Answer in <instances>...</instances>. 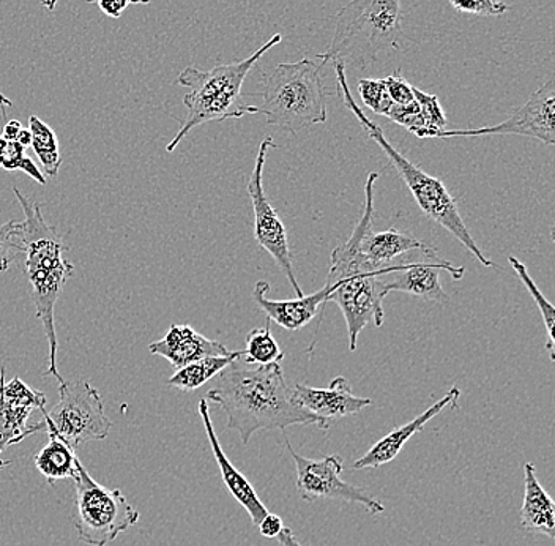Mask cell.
I'll use <instances>...</instances> for the list:
<instances>
[{"mask_svg":"<svg viewBox=\"0 0 555 546\" xmlns=\"http://www.w3.org/2000/svg\"><path fill=\"white\" fill-rule=\"evenodd\" d=\"M357 89H359L364 106L373 111L374 114L385 117L390 107L393 106V102L388 97L384 79H360Z\"/></svg>","mask_w":555,"mask_h":546,"instance_id":"obj_29","label":"cell"},{"mask_svg":"<svg viewBox=\"0 0 555 546\" xmlns=\"http://www.w3.org/2000/svg\"><path fill=\"white\" fill-rule=\"evenodd\" d=\"M149 351L171 361L177 370L191 361L206 359V357L229 356L232 353L224 344L206 339L193 327L186 325L171 326L165 339L152 343Z\"/></svg>","mask_w":555,"mask_h":546,"instance_id":"obj_19","label":"cell"},{"mask_svg":"<svg viewBox=\"0 0 555 546\" xmlns=\"http://www.w3.org/2000/svg\"><path fill=\"white\" fill-rule=\"evenodd\" d=\"M449 272L454 280H463L466 269L456 267L450 261L433 255L428 261L408 263L398 272L384 275L385 294L391 291L405 292L425 301L449 302V294L440 284V274Z\"/></svg>","mask_w":555,"mask_h":546,"instance_id":"obj_14","label":"cell"},{"mask_svg":"<svg viewBox=\"0 0 555 546\" xmlns=\"http://www.w3.org/2000/svg\"><path fill=\"white\" fill-rule=\"evenodd\" d=\"M10 461L0 460V469L5 468V466H9Z\"/></svg>","mask_w":555,"mask_h":546,"instance_id":"obj_39","label":"cell"},{"mask_svg":"<svg viewBox=\"0 0 555 546\" xmlns=\"http://www.w3.org/2000/svg\"><path fill=\"white\" fill-rule=\"evenodd\" d=\"M259 532L262 537L266 538H276L280 537L281 532H283L284 523L283 518L278 517L276 513H267L266 518L259 523Z\"/></svg>","mask_w":555,"mask_h":546,"instance_id":"obj_34","label":"cell"},{"mask_svg":"<svg viewBox=\"0 0 555 546\" xmlns=\"http://www.w3.org/2000/svg\"><path fill=\"white\" fill-rule=\"evenodd\" d=\"M13 106L12 100L9 99V97L3 96L2 92H0V113H2L3 119H5V113L9 107ZM7 122V119H5Z\"/></svg>","mask_w":555,"mask_h":546,"instance_id":"obj_37","label":"cell"},{"mask_svg":"<svg viewBox=\"0 0 555 546\" xmlns=\"http://www.w3.org/2000/svg\"><path fill=\"white\" fill-rule=\"evenodd\" d=\"M26 220L23 221L24 257H26V274L29 278L33 301L37 308V318L43 325L44 335L50 343V367L44 376H54L59 384L64 378L57 368V333H55L54 309L55 302L61 295L62 288L75 272V266L65 259L64 240L57 228L44 220L41 204L24 196L17 188H13Z\"/></svg>","mask_w":555,"mask_h":546,"instance_id":"obj_2","label":"cell"},{"mask_svg":"<svg viewBox=\"0 0 555 546\" xmlns=\"http://www.w3.org/2000/svg\"><path fill=\"white\" fill-rule=\"evenodd\" d=\"M509 266L513 267L515 274L518 275L519 280L522 281L526 290L529 291V294L532 295L533 302H535L538 309H540L541 316H543L544 325H546L547 332V343L546 347L550 351L551 360H555L554 347H555V339H554V326H555V309L553 304L541 294L540 290L535 284V281L532 280L530 274L527 272V267L520 263L519 259H516L515 256H509Z\"/></svg>","mask_w":555,"mask_h":546,"instance_id":"obj_26","label":"cell"},{"mask_svg":"<svg viewBox=\"0 0 555 546\" xmlns=\"http://www.w3.org/2000/svg\"><path fill=\"white\" fill-rule=\"evenodd\" d=\"M243 356V351H232L229 356L206 357L185 367L179 368L168 381V385L183 392H193L207 384L210 379L221 373L232 360Z\"/></svg>","mask_w":555,"mask_h":546,"instance_id":"obj_23","label":"cell"},{"mask_svg":"<svg viewBox=\"0 0 555 546\" xmlns=\"http://www.w3.org/2000/svg\"><path fill=\"white\" fill-rule=\"evenodd\" d=\"M460 389L451 388L442 399L434 403L431 408L420 414L412 422L397 428V430L391 431L387 436L377 441L360 460L353 462L352 468L357 469V471H359V469H376L379 468V466L393 461L395 458L401 454L402 447H404L416 433H420L425 426H428L434 417L439 416V414L447 408H457V399H460Z\"/></svg>","mask_w":555,"mask_h":546,"instance_id":"obj_16","label":"cell"},{"mask_svg":"<svg viewBox=\"0 0 555 546\" xmlns=\"http://www.w3.org/2000/svg\"><path fill=\"white\" fill-rule=\"evenodd\" d=\"M404 43L401 0H350L335 17V33L322 64L367 68L382 52L399 51Z\"/></svg>","mask_w":555,"mask_h":546,"instance_id":"obj_3","label":"cell"},{"mask_svg":"<svg viewBox=\"0 0 555 546\" xmlns=\"http://www.w3.org/2000/svg\"><path fill=\"white\" fill-rule=\"evenodd\" d=\"M414 96L416 102L420 103V107H422L426 124H428V138H437L440 131L449 130L447 128L449 127V120H447L446 113H443L437 96H429V93L423 92V90L416 89V87H414Z\"/></svg>","mask_w":555,"mask_h":546,"instance_id":"obj_30","label":"cell"},{"mask_svg":"<svg viewBox=\"0 0 555 546\" xmlns=\"http://www.w3.org/2000/svg\"><path fill=\"white\" fill-rule=\"evenodd\" d=\"M360 249H362L363 255L380 269L390 266L391 261L405 255V253L423 252L425 255L436 253L428 245H425L422 240L412 238L411 234H404V232L398 231L397 228L374 232L373 220L364 225Z\"/></svg>","mask_w":555,"mask_h":546,"instance_id":"obj_21","label":"cell"},{"mask_svg":"<svg viewBox=\"0 0 555 546\" xmlns=\"http://www.w3.org/2000/svg\"><path fill=\"white\" fill-rule=\"evenodd\" d=\"M283 359V351L270 330V322L266 327L248 332L246 347L243 350V360L248 364L269 365L281 364Z\"/></svg>","mask_w":555,"mask_h":546,"instance_id":"obj_25","label":"cell"},{"mask_svg":"<svg viewBox=\"0 0 555 546\" xmlns=\"http://www.w3.org/2000/svg\"><path fill=\"white\" fill-rule=\"evenodd\" d=\"M270 148H276L273 138H266L260 142L255 169L248 180V194L251 198L253 212H255V238L259 245L275 259L276 266L289 281L297 297H304V291H301L294 272L286 226L278 215L276 208L267 200L266 191H263V166H266Z\"/></svg>","mask_w":555,"mask_h":546,"instance_id":"obj_10","label":"cell"},{"mask_svg":"<svg viewBox=\"0 0 555 546\" xmlns=\"http://www.w3.org/2000/svg\"><path fill=\"white\" fill-rule=\"evenodd\" d=\"M35 423V433H48L78 448L82 444L106 440L113 422L104 414L100 392L90 382H62L59 385V402Z\"/></svg>","mask_w":555,"mask_h":546,"instance_id":"obj_8","label":"cell"},{"mask_svg":"<svg viewBox=\"0 0 555 546\" xmlns=\"http://www.w3.org/2000/svg\"><path fill=\"white\" fill-rule=\"evenodd\" d=\"M322 62L301 59L263 73L262 104L258 110L266 116L267 124L297 135L311 125L327 120V92L322 81Z\"/></svg>","mask_w":555,"mask_h":546,"instance_id":"obj_6","label":"cell"},{"mask_svg":"<svg viewBox=\"0 0 555 546\" xmlns=\"http://www.w3.org/2000/svg\"><path fill=\"white\" fill-rule=\"evenodd\" d=\"M24 253L23 221L0 223V272H7Z\"/></svg>","mask_w":555,"mask_h":546,"instance_id":"obj_28","label":"cell"},{"mask_svg":"<svg viewBox=\"0 0 555 546\" xmlns=\"http://www.w3.org/2000/svg\"><path fill=\"white\" fill-rule=\"evenodd\" d=\"M87 3H96L104 15L114 17H120L124 15L125 10L130 5H147L151 0H86Z\"/></svg>","mask_w":555,"mask_h":546,"instance_id":"obj_33","label":"cell"},{"mask_svg":"<svg viewBox=\"0 0 555 546\" xmlns=\"http://www.w3.org/2000/svg\"><path fill=\"white\" fill-rule=\"evenodd\" d=\"M325 284L332 290L328 302H335L345 315L349 350L353 353L363 329L384 325V275H359Z\"/></svg>","mask_w":555,"mask_h":546,"instance_id":"obj_11","label":"cell"},{"mask_svg":"<svg viewBox=\"0 0 555 546\" xmlns=\"http://www.w3.org/2000/svg\"><path fill=\"white\" fill-rule=\"evenodd\" d=\"M79 461L75 448L55 436L50 437V443L38 452L34 460L38 471L51 485L55 480L75 479Z\"/></svg>","mask_w":555,"mask_h":546,"instance_id":"obj_22","label":"cell"},{"mask_svg":"<svg viewBox=\"0 0 555 546\" xmlns=\"http://www.w3.org/2000/svg\"><path fill=\"white\" fill-rule=\"evenodd\" d=\"M283 41L280 34L273 35L263 43L255 54L234 64L218 65V67L203 72L196 67H189L180 73L177 85L190 87L183 104L189 107V116L183 122L179 134L169 142L166 151L171 154L177 145L185 139L193 128L208 122H224L242 119L246 114H258V106L245 103L242 96L243 82L246 76L256 67L266 52L275 48Z\"/></svg>","mask_w":555,"mask_h":546,"instance_id":"obj_4","label":"cell"},{"mask_svg":"<svg viewBox=\"0 0 555 546\" xmlns=\"http://www.w3.org/2000/svg\"><path fill=\"white\" fill-rule=\"evenodd\" d=\"M73 480L76 490L72 520L82 544L106 546L138 524L139 512L120 490L100 485L90 478L81 461Z\"/></svg>","mask_w":555,"mask_h":546,"instance_id":"obj_7","label":"cell"},{"mask_svg":"<svg viewBox=\"0 0 555 546\" xmlns=\"http://www.w3.org/2000/svg\"><path fill=\"white\" fill-rule=\"evenodd\" d=\"M59 0H41V5L48 10V12H54L55 5H57Z\"/></svg>","mask_w":555,"mask_h":546,"instance_id":"obj_38","label":"cell"},{"mask_svg":"<svg viewBox=\"0 0 555 546\" xmlns=\"http://www.w3.org/2000/svg\"><path fill=\"white\" fill-rule=\"evenodd\" d=\"M199 416L203 419L204 428L210 443L211 452H214L215 460H217L218 468H220L221 479H223L225 488L234 496V499L246 510V513L251 518V523L256 528L259 526L260 521L269 513L267 507L263 506L262 500L256 493L255 486L248 482V479L229 461L228 455L224 454L220 441H218L215 428L211 426L210 409H208V399L204 398L199 402Z\"/></svg>","mask_w":555,"mask_h":546,"instance_id":"obj_17","label":"cell"},{"mask_svg":"<svg viewBox=\"0 0 555 546\" xmlns=\"http://www.w3.org/2000/svg\"><path fill=\"white\" fill-rule=\"evenodd\" d=\"M16 142H20L23 148H29L33 144V134H30L29 128H23L21 134L17 135Z\"/></svg>","mask_w":555,"mask_h":546,"instance_id":"obj_36","label":"cell"},{"mask_svg":"<svg viewBox=\"0 0 555 546\" xmlns=\"http://www.w3.org/2000/svg\"><path fill=\"white\" fill-rule=\"evenodd\" d=\"M526 482H524V500L520 507V524L530 534L546 535L555 538V504L537 479L533 462L524 466Z\"/></svg>","mask_w":555,"mask_h":546,"instance_id":"obj_20","label":"cell"},{"mask_svg":"<svg viewBox=\"0 0 555 546\" xmlns=\"http://www.w3.org/2000/svg\"><path fill=\"white\" fill-rule=\"evenodd\" d=\"M29 130L33 134V149L40 160L43 172L48 176H57L62 165L61 149H59L57 135L54 130L37 116H30Z\"/></svg>","mask_w":555,"mask_h":546,"instance_id":"obj_24","label":"cell"},{"mask_svg":"<svg viewBox=\"0 0 555 546\" xmlns=\"http://www.w3.org/2000/svg\"><path fill=\"white\" fill-rule=\"evenodd\" d=\"M294 398L300 408L321 420V430H328L333 420L360 414L373 405V399L353 395L349 382L343 376L333 379L328 389L295 384Z\"/></svg>","mask_w":555,"mask_h":546,"instance_id":"obj_15","label":"cell"},{"mask_svg":"<svg viewBox=\"0 0 555 546\" xmlns=\"http://www.w3.org/2000/svg\"><path fill=\"white\" fill-rule=\"evenodd\" d=\"M270 284L267 281H258L253 291V301L266 313L269 322L283 327L286 330H298L310 325L318 316L319 309L324 308L328 302L332 290L325 284L322 290L304 297L291 299V301H272L267 297Z\"/></svg>","mask_w":555,"mask_h":546,"instance_id":"obj_18","label":"cell"},{"mask_svg":"<svg viewBox=\"0 0 555 546\" xmlns=\"http://www.w3.org/2000/svg\"><path fill=\"white\" fill-rule=\"evenodd\" d=\"M23 130V125L17 120H7V124L3 125V134L2 137L7 139V141H16L17 135Z\"/></svg>","mask_w":555,"mask_h":546,"instance_id":"obj_35","label":"cell"},{"mask_svg":"<svg viewBox=\"0 0 555 546\" xmlns=\"http://www.w3.org/2000/svg\"><path fill=\"white\" fill-rule=\"evenodd\" d=\"M0 168L7 169V172L26 173L40 186H47L43 173L35 165L34 160L26 155V148L16 141H7L2 135H0Z\"/></svg>","mask_w":555,"mask_h":546,"instance_id":"obj_27","label":"cell"},{"mask_svg":"<svg viewBox=\"0 0 555 546\" xmlns=\"http://www.w3.org/2000/svg\"><path fill=\"white\" fill-rule=\"evenodd\" d=\"M228 414V430L248 444L258 431L286 430L293 426H318L321 420L300 408L281 364H248L237 357L218 374L207 398Z\"/></svg>","mask_w":555,"mask_h":546,"instance_id":"obj_1","label":"cell"},{"mask_svg":"<svg viewBox=\"0 0 555 546\" xmlns=\"http://www.w3.org/2000/svg\"><path fill=\"white\" fill-rule=\"evenodd\" d=\"M454 10L478 16H501L508 12L503 0H450Z\"/></svg>","mask_w":555,"mask_h":546,"instance_id":"obj_31","label":"cell"},{"mask_svg":"<svg viewBox=\"0 0 555 546\" xmlns=\"http://www.w3.org/2000/svg\"><path fill=\"white\" fill-rule=\"evenodd\" d=\"M47 402L43 392L29 388L17 376L7 382L5 368L0 370V457L9 445L20 444L35 434L34 426H27V420L35 409H44Z\"/></svg>","mask_w":555,"mask_h":546,"instance_id":"obj_13","label":"cell"},{"mask_svg":"<svg viewBox=\"0 0 555 546\" xmlns=\"http://www.w3.org/2000/svg\"><path fill=\"white\" fill-rule=\"evenodd\" d=\"M286 447L295 462L297 471V492L307 503L318 499H339L363 506L371 515L385 512V506L376 497L370 495L362 486H353L341 479L343 458L328 455L322 460L301 457L294 450L289 440Z\"/></svg>","mask_w":555,"mask_h":546,"instance_id":"obj_9","label":"cell"},{"mask_svg":"<svg viewBox=\"0 0 555 546\" xmlns=\"http://www.w3.org/2000/svg\"><path fill=\"white\" fill-rule=\"evenodd\" d=\"M385 87H387L388 97L397 106H405L415 100L414 86L402 76L401 68H398L393 75L384 78Z\"/></svg>","mask_w":555,"mask_h":546,"instance_id":"obj_32","label":"cell"},{"mask_svg":"<svg viewBox=\"0 0 555 546\" xmlns=\"http://www.w3.org/2000/svg\"><path fill=\"white\" fill-rule=\"evenodd\" d=\"M555 82L532 93L529 100L516 110L508 119L494 127L472 128V130H443L437 138L488 137V135H522L535 138L547 145L555 144Z\"/></svg>","mask_w":555,"mask_h":546,"instance_id":"obj_12","label":"cell"},{"mask_svg":"<svg viewBox=\"0 0 555 546\" xmlns=\"http://www.w3.org/2000/svg\"><path fill=\"white\" fill-rule=\"evenodd\" d=\"M335 65L336 79H338V89L341 92L343 102L349 107L350 113L359 119L367 137L379 145L385 155L388 156V160H390L391 165L397 168L399 176L402 177L405 186L414 194L416 204L422 208L423 214L436 221L437 225L442 226L443 229H447L454 239L460 240L464 249H467L472 255L477 257V261H480L481 266L494 267V263L483 255L480 246L477 245V242L468 232L466 223H464L460 208H457L456 200L451 196L446 183L437 179V177L429 176L428 173L414 165L411 160L399 154L397 149L387 141L384 130H382L379 125L374 124L370 117H366L362 107L353 100L349 86H347L345 65Z\"/></svg>","mask_w":555,"mask_h":546,"instance_id":"obj_5","label":"cell"}]
</instances>
